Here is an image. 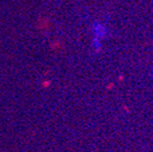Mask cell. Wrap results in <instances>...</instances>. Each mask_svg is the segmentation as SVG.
Listing matches in <instances>:
<instances>
[{
    "label": "cell",
    "mask_w": 153,
    "mask_h": 152,
    "mask_svg": "<svg viewBox=\"0 0 153 152\" xmlns=\"http://www.w3.org/2000/svg\"><path fill=\"white\" fill-rule=\"evenodd\" d=\"M108 34V28L104 24L100 22H95L91 25V42H93V47L95 50L98 51L102 47V42L104 37Z\"/></svg>",
    "instance_id": "1"
},
{
    "label": "cell",
    "mask_w": 153,
    "mask_h": 152,
    "mask_svg": "<svg viewBox=\"0 0 153 152\" xmlns=\"http://www.w3.org/2000/svg\"><path fill=\"white\" fill-rule=\"evenodd\" d=\"M150 77H151V79L153 80V68L151 69V72H150Z\"/></svg>",
    "instance_id": "2"
}]
</instances>
